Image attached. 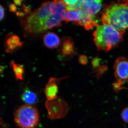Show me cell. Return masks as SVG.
<instances>
[{"label": "cell", "instance_id": "3", "mask_svg": "<svg viewBox=\"0 0 128 128\" xmlns=\"http://www.w3.org/2000/svg\"><path fill=\"white\" fill-rule=\"evenodd\" d=\"M123 34L111 25L103 23L96 26L93 33L94 42L98 49L108 51L118 46Z\"/></svg>", "mask_w": 128, "mask_h": 128}, {"label": "cell", "instance_id": "7", "mask_svg": "<svg viewBox=\"0 0 128 128\" xmlns=\"http://www.w3.org/2000/svg\"><path fill=\"white\" fill-rule=\"evenodd\" d=\"M23 42L18 35L12 34H7L5 39L4 47L6 52L13 53L22 47Z\"/></svg>", "mask_w": 128, "mask_h": 128}, {"label": "cell", "instance_id": "18", "mask_svg": "<svg viewBox=\"0 0 128 128\" xmlns=\"http://www.w3.org/2000/svg\"><path fill=\"white\" fill-rule=\"evenodd\" d=\"M17 8L16 5L14 3L10 4L9 6V11L12 12H16V11Z\"/></svg>", "mask_w": 128, "mask_h": 128}, {"label": "cell", "instance_id": "2", "mask_svg": "<svg viewBox=\"0 0 128 128\" xmlns=\"http://www.w3.org/2000/svg\"><path fill=\"white\" fill-rule=\"evenodd\" d=\"M102 19L103 24L111 25L124 33L128 30V0L110 3L102 13Z\"/></svg>", "mask_w": 128, "mask_h": 128}, {"label": "cell", "instance_id": "16", "mask_svg": "<svg viewBox=\"0 0 128 128\" xmlns=\"http://www.w3.org/2000/svg\"><path fill=\"white\" fill-rule=\"evenodd\" d=\"M121 118L125 122L128 123V107L125 108L121 112Z\"/></svg>", "mask_w": 128, "mask_h": 128}, {"label": "cell", "instance_id": "13", "mask_svg": "<svg viewBox=\"0 0 128 128\" xmlns=\"http://www.w3.org/2000/svg\"><path fill=\"white\" fill-rule=\"evenodd\" d=\"M61 50L62 55L65 56L71 55L74 53V44L70 38H66L63 39Z\"/></svg>", "mask_w": 128, "mask_h": 128}, {"label": "cell", "instance_id": "17", "mask_svg": "<svg viewBox=\"0 0 128 128\" xmlns=\"http://www.w3.org/2000/svg\"><path fill=\"white\" fill-rule=\"evenodd\" d=\"M79 62L82 64H85L87 62V59L84 56L82 55L79 57Z\"/></svg>", "mask_w": 128, "mask_h": 128}, {"label": "cell", "instance_id": "14", "mask_svg": "<svg viewBox=\"0 0 128 128\" xmlns=\"http://www.w3.org/2000/svg\"><path fill=\"white\" fill-rule=\"evenodd\" d=\"M10 65L13 69L16 80H23L24 71L23 66L20 64H15L12 61L10 62Z\"/></svg>", "mask_w": 128, "mask_h": 128}, {"label": "cell", "instance_id": "15", "mask_svg": "<svg viewBox=\"0 0 128 128\" xmlns=\"http://www.w3.org/2000/svg\"><path fill=\"white\" fill-rule=\"evenodd\" d=\"M22 99L26 104L31 105L36 102L37 100V96L34 92L30 91H26L22 96Z\"/></svg>", "mask_w": 128, "mask_h": 128}, {"label": "cell", "instance_id": "10", "mask_svg": "<svg viewBox=\"0 0 128 128\" xmlns=\"http://www.w3.org/2000/svg\"><path fill=\"white\" fill-rule=\"evenodd\" d=\"M43 42L44 44L48 48H55L59 46L60 40L55 33L50 32L44 34Z\"/></svg>", "mask_w": 128, "mask_h": 128}, {"label": "cell", "instance_id": "5", "mask_svg": "<svg viewBox=\"0 0 128 128\" xmlns=\"http://www.w3.org/2000/svg\"><path fill=\"white\" fill-rule=\"evenodd\" d=\"M45 106L48 111V118L52 120L63 118L68 112L67 102L60 96L52 100H47Z\"/></svg>", "mask_w": 128, "mask_h": 128}, {"label": "cell", "instance_id": "19", "mask_svg": "<svg viewBox=\"0 0 128 128\" xmlns=\"http://www.w3.org/2000/svg\"><path fill=\"white\" fill-rule=\"evenodd\" d=\"M0 19L1 20L4 18L5 15V9L4 7L2 6H0Z\"/></svg>", "mask_w": 128, "mask_h": 128}, {"label": "cell", "instance_id": "11", "mask_svg": "<svg viewBox=\"0 0 128 128\" xmlns=\"http://www.w3.org/2000/svg\"><path fill=\"white\" fill-rule=\"evenodd\" d=\"M82 12V17L76 25L82 26L86 30H89L98 25L94 20V16Z\"/></svg>", "mask_w": 128, "mask_h": 128}, {"label": "cell", "instance_id": "12", "mask_svg": "<svg viewBox=\"0 0 128 128\" xmlns=\"http://www.w3.org/2000/svg\"><path fill=\"white\" fill-rule=\"evenodd\" d=\"M82 12L81 10L66 11L64 21L66 22H73L76 25L82 17Z\"/></svg>", "mask_w": 128, "mask_h": 128}, {"label": "cell", "instance_id": "1", "mask_svg": "<svg viewBox=\"0 0 128 128\" xmlns=\"http://www.w3.org/2000/svg\"><path fill=\"white\" fill-rule=\"evenodd\" d=\"M66 12L61 0L44 2L40 7L21 18L25 36L35 37L62 25Z\"/></svg>", "mask_w": 128, "mask_h": 128}, {"label": "cell", "instance_id": "9", "mask_svg": "<svg viewBox=\"0 0 128 128\" xmlns=\"http://www.w3.org/2000/svg\"><path fill=\"white\" fill-rule=\"evenodd\" d=\"M102 6V1L100 0H83L81 10L82 12L94 16L100 10Z\"/></svg>", "mask_w": 128, "mask_h": 128}, {"label": "cell", "instance_id": "8", "mask_svg": "<svg viewBox=\"0 0 128 128\" xmlns=\"http://www.w3.org/2000/svg\"><path fill=\"white\" fill-rule=\"evenodd\" d=\"M67 76L60 78L51 77L48 80L44 89V92L47 100H50L57 98L58 92V84L60 80L66 79Z\"/></svg>", "mask_w": 128, "mask_h": 128}, {"label": "cell", "instance_id": "6", "mask_svg": "<svg viewBox=\"0 0 128 128\" xmlns=\"http://www.w3.org/2000/svg\"><path fill=\"white\" fill-rule=\"evenodd\" d=\"M114 75L119 82H125L128 80V61L124 57L116 60L114 64Z\"/></svg>", "mask_w": 128, "mask_h": 128}, {"label": "cell", "instance_id": "21", "mask_svg": "<svg viewBox=\"0 0 128 128\" xmlns=\"http://www.w3.org/2000/svg\"><path fill=\"white\" fill-rule=\"evenodd\" d=\"M4 68V66H1L0 67V74L3 73Z\"/></svg>", "mask_w": 128, "mask_h": 128}, {"label": "cell", "instance_id": "4", "mask_svg": "<svg viewBox=\"0 0 128 128\" xmlns=\"http://www.w3.org/2000/svg\"><path fill=\"white\" fill-rule=\"evenodd\" d=\"M14 121L20 128H35L39 123L38 110L30 104L22 105L16 110L14 114Z\"/></svg>", "mask_w": 128, "mask_h": 128}, {"label": "cell", "instance_id": "20", "mask_svg": "<svg viewBox=\"0 0 128 128\" xmlns=\"http://www.w3.org/2000/svg\"><path fill=\"white\" fill-rule=\"evenodd\" d=\"M22 2H23V1L21 0H14V4L18 6H21L22 4Z\"/></svg>", "mask_w": 128, "mask_h": 128}]
</instances>
